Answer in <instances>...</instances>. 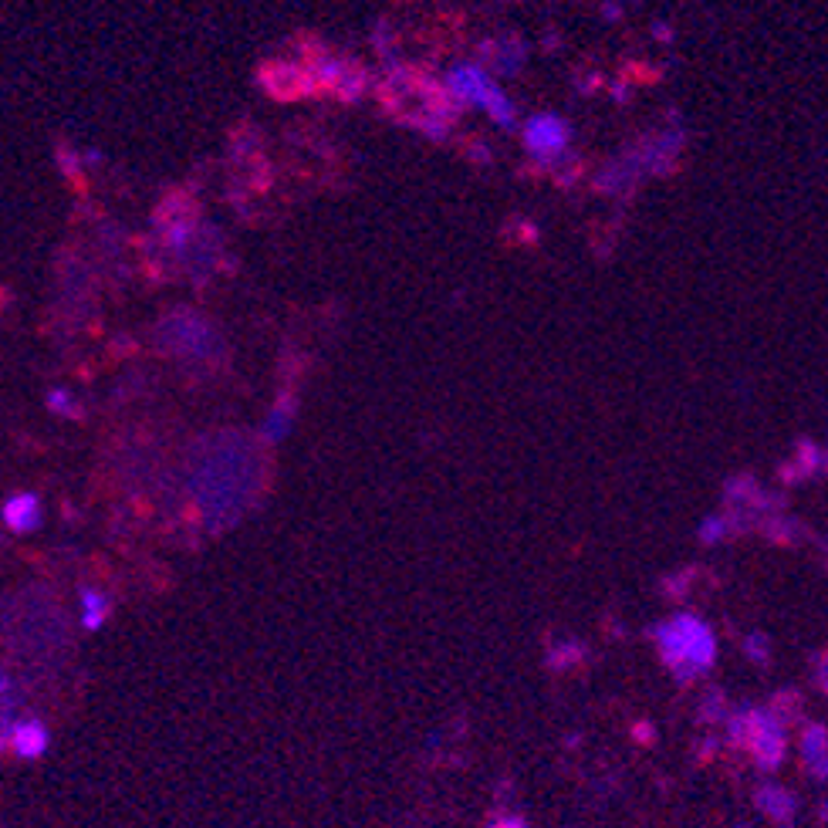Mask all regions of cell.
Wrapping results in <instances>:
<instances>
[{"label": "cell", "instance_id": "1", "mask_svg": "<svg viewBox=\"0 0 828 828\" xmlns=\"http://www.w3.org/2000/svg\"><path fill=\"white\" fill-rule=\"evenodd\" d=\"M663 649L670 660H687L693 666H703L714 660V639L710 632L700 626L697 619H676L673 626H666L663 632Z\"/></svg>", "mask_w": 828, "mask_h": 828}, {"label": "cell", "instance_id": "2", "mask_svg": "<svg viewBox=\"0 0 828 828\" xmlns=\"http://www.w3.org/2000/svg\"><path fill=\"white\" fill-rule=\"evenodd\" d=\"M7 524L17 531H28L38 524V501H34L31 494H24V497H14L11 504H7Z\"/></svg>", "mask_w": 828, "mask_h": 828}, {"label": "cell", "instance_id": "3", "mask_svg": "<svg viewBox=\"0 0 828 828\" xmlns=\"http://www.w3.org/2000/svg\"><path fill=\"white\" fill-rule=\"evenodd\" d=\"M528 139H531V146L551 149V146L562 142V129H558V122H551V119H534L531 129H528Z\"/></svg>", "mask_w": 828, "mask_h": 828}, {"label": "cell", "instance_id": "4", "mask_svg": "<svg viewBox=\"0 0 828 828\" xmlns=\"http://www.w3.org/2000/svg\"><path fill=\"white\" fill-rule=\"evenodd\" d=\"M818 744H825V730L812 727V730H808V758H812L815 771H825V764L818 761V754H822V758H825V747H822V751H818Z\"/></svg>", "mask_w": 828, "mask_h": 828}]
</instances>
